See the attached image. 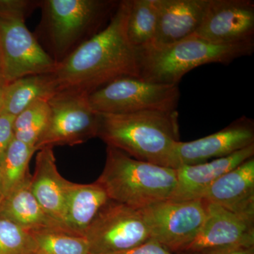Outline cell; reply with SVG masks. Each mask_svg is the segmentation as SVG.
<instances>
[{
    "mask_svg": "<svg viewBox=\"0 0 254 254\" xmlns=\"http://www.w3.org/2000/svg\"><path fill=\"white\" fill-rule=\"evenodd\" d=\"M30 232L36 243V254H91L85 237L58 230Z\"/></svg>",
    "mask_w": 254,
    "mask_h": 254,
    "instance_id": "603a6c76",
    "label": "cell"
},
{
    "mask_svg": "<svg viewBox=\"0 0 254 254\" xmlns=\"http://www.w3.org/2000/svg\"><path fill=\"white\" fill-rule=\"evenodd\" d=\"M254 144V122L242 116L222 130L189 142H177L172 154L170 168L196 165L225 158Z\"/></svg>",
    "mask_w": 254,
    "mask_h": 254,
    "instance_id": "8fae6325",
    "label": "cell"
},
{
    "mask_svg": "<svg viewBox=\"0 0 254 254\" xmlns=\"http://www.w3.org/2000/svg\"><path fill=\"white\" fill-rule=\"evenodd\" d=\"M113 0H42L38 33L57 63L103 29L116 11Z\"/></svg>",
    "mask_w": 254,
    "mask_h": 254,
    "instance_id": "277c9868",
    "label": "cell"
},
{
    "mask_svg": "<svg viewBox=\"0 0 254 254\" xmlns=\"http://www.w3.org/2000/svg\"><path fill=\"white\" fill-rule=\"evenodd\" d=\"M84 237L91 254L131 250L150 239L140 209L109 200L87 228Z\"/></svg>",
    "mask_w": 254,
    "mask_h": 254,
    "instance_id": "30bf717a",
    "label": "cell"
},
{
    "mask_svg": "<svg viewBox=\"0 0 254 254\" xmlns=\"http://www.w3.org/2000/svg\"><path fill=\"white\" fill-rule=\"evenodd\" d=\"M206 203V216L194 240L183 253L205 254L232 247H254V215L234 213Z\"/></svg>",
    "mask_w": 254,
    "mask_h": 254,
    "instance_id": "7c38bea8",
    "label": "cell"
},
{
    "mask_svg": "<svg viewBox=\"0 0 254 254\" xmlns=\"http://www.w3.org/2000/svg\"><path fill=\"white\" fill-rule=\"evenodd\" d=\"M150 239L174 252L183 253L198 232L206 216L204 200L167 199L140 209Z\"/></svg>",
    "mask_w": 254,
    "mask_h": 254,
    "instance_id": "9c48e42d",
    "label": "cell"
},
{
    "mask_svg": "<svg viewBox=\"0 0 254 254\" xmlns=\"http://www.w3.org/2000/svg\"><path fill=\"white\" fill-rule=\"evenodd\" d=\"M31 175L5 197L0 206V216L14 222L28 232L58 230L67 232L46 213L37 200L31 191Z\"/></svg>",
    "mask_w": 254,
    "mask_h": 254,
    "instance_id": "ac0fdd59",
    "label": "cell"
},
{
    "mask_svg": "<svg viewBox=\"0 0 254 254\" xmlns=\"http://www.w3.org/2000/svg\"><path fill=\"white\" fill-rule=\"evenodd\" d=\"M58 93L52 73L31 75L6 83L1 113L16 117L38 100H49Z\"/></svg>",
    "mask_w": 254,
    "mask_h": 254,
    "instance_id": "ffe728a7",
    "label": "cell"
},
{
    "mask_svg": "<svg viewBox=\"0 0 254 254\" xmlns=\"http://www.w3.org/2000/svg\"><path fill=\"white\" fill-rule=\"evenodd\" d=\"M106 254H202L193 253H174L167 250L163 245L159 244L156 241L151 240L145 242V243L131 249V250L116 252V253Z\"/></svg>",
    "mask_w": 254,
    "mask_h": 254,
    "instance_id": "4316f807",
    "label": "cell"
},
{
    "mask_svg": "<svg viewBox=\"0 0 254 254\" xmlns=\"http://www.w3.org/2000/svg\"><path fill=\"white\" fill-rule=\"evenodd\" d=\"M194 36L216 44L254 41L253 0H209Z\"/></svg>",
    "mask_w": 254,
    "mask_h": 254,
    "instance_id": "4fadbf2b",
    "label": "cell"
},
{
    "mask_svg": "<svg viewBox=\"0 0 254 254\" xmlns=\"http://www.w3.org/2000/svg\"><path fill=\"white\" fill-rule=\"evenodd\" d=\"M36 151L35 147L15 138L11 142L0 164L4 198L31 176L28 168Z\"/></svg>",
    "mask_w": 254,
    "mask_h": 254,
    "instance_id": "7402d4cb",
    "label": "cell"
},
{
    "mask_svg": "<svg viewBox=\"0 0 254 254\" xmlns=\"http://www.w3.org/2000/svg\"><path fill=\"white\" fill-rule=\"evenodd\" d=\"M0 82H5V83H6V81H5L4 79V73H3L2 65H1V58H0Z\"/></svg>",
    "mask_w": 254,
    "mask_h": 254,
    "instance_id": "4dcf8cb0",
    "label": "cell"
},
{
    "mask_svg": "<svg viewBox=\"0 0 254 254\" xmlns=\"http://www.w3.org/2000/svg\"><path fill=\"white\" fill-rule=\"evenodd\" d=\"M201 199L234 213L254 215V157L220 177Z\"/></svg>",
    "mask_w": 254,
    "mask_h": 254,
    "instance_id": "2e32d148",
    "label": "cell"
},
{
    "mask_svg": "<svg viewBox=\"0 0 254 254\" xmlns=\"http://www.w3.org/2000/svg\"><path fill=\"white\" fill-rule=\"evenodd\" d=\"M254 155V144H252L225 158L176 169V188L170 199H200L209 187L220 177Z\"/></svg>",
    "mask_w": 254,
    "mask_h": 254,
    "instance_id": "9a60e30c",
    "label": "cell"
},
{
    "mask_svg": "<svg viewBox=\"0 0 254 254\" xmlns=\"http://www.w3.org/2000/svg\"><path fill=\"white\" fill-rule=\"evenodd\" d=\"M49 115L50 106L48 100H38L32 103L15 117V139L35 147L44 131Z\"/></svg>",
    "mask_w": 254,
    "mask_h": 254,
    "instance_id": "cb8c5ba5",
    "label": "cell"
},
{
    "mask_svg": "<svg viewBox=\"0 0 254 254\" xmlns=\"http://www.w3.org/2000/svg\"><path fill=\"white\" fill-rule=\"evenodd\" d=\"M180 98L179 85L151 83L136 76L118 78L88 95L93 110L107 115L174 111Z\"/></svg>",
    "mask_w": 254,
    "mask_h": 254,
    "instance_id": "52a82bcc",
    "label": "cell"
},
{
    "mask_svg": "<svg viewBox=\"0 0 254 254\" xmlns=\"http://www.w3.org/2000/svg\"><path fill=\"white\" fill-rule=\"evenodd\" d=\"M130 0L119 1L106 26L57 63L58 92L91 95L118 78L138 77L136 48L127 33Z\"/></svg>",
    "mask_w": 254,
    "mask_h": 254,
    "instance_id": "6da1fadb",
    "label": "cell"
},
{
    "mask_svg": "<svg viewBox=\"0 0 254 254\" xmlns=\"http://www.w3.org/2000/svg\"><path fill=\"white\" fill-rule=\"evenodd\" d=\"M254 51V41L236 44L210 43L191 36L168 46L136 48L138 77L160 84L179 85L193 68L210 63L228 64Z\"/></svg>",
    "mask_w": 254,
    "mask_h": 254,
    "instance_id": "3957f363",
    "label": "cell"
},
{
    "mask_svg": "<svg viewBox=\"0 0 254 254\" xmlns=\"http://www.w3.org/2000/svg\"><path fill=\"white\" fill-rule=\"evenodd\" d=\"M177 182L175 169L136 160L109 146L104 169L96 181L110 200L136 209L170 199Z\"/></svg>",
    "mask_w": 254,
    "mask_h": 254,
    "instance_id": "5b68a950",
    "label": "cell"
},
{
    "mask_svg": "<svg viewBox=\"0 0 254 254\" xmlns=\"http://www.w3.org/2000/svg\"><path fill=\"white\" fill-rule=\"evenodd\" d=\"M39 2L0 0V58L7 83L31 75L51 73L56 67V62L26 26V17L39 7Z\"/></svg>",
    "mask_w": 254,
    "mask_h": 254,
    "instance_id": "8992f818",
    "label": "cell"
},
{
    "mask_svg": "<svg viewBox=\"0 0 254 254\" xmlns=\"http://www.w3.org/2000/svg\"><path fill=\"white\" fill-rule=\"evenodd\" d=\"M158 16L157 0H130L127 33L135 48L152 43L156 32Z\"/></svg>",
    "mask_w": 254,
    "mask_h": 254,
    "instance_id": "44dd1931",
    "label": "cell"
},
{
    "mask_svg": "<svg viewBox=\"0 0 254 254\" xmlns=\"http://www.w3.org/2000/svg\"><path fill=\"white\" fill-rule=\"evenodd\" d=\"M38 151L31 178L32 193L46 213L64 228L65 202L72 182L65 180L58 171L53 148L45 147Z\"/></svg>",
    "mask_w": 254,
    "mask_h": 254,
    "instance_id": "e0dca14e",
    "label": "cell"
},
{
    "mask_svg": "<svg viewBox=\"0 0 254 254\" xmlns=\"http://www.w3.org/2000/svg\"><path fill=\"white\" fill-rule=\"evenodd\" d=\"M96 182L88 185L71 184L66 195L63 225L68 233L84 237L87 228L109 200Z\"/></svg>",
    "mask_w": 254,
    "mask_h": 254,
    "instance_id": "d6986e66",
    "label": "cell"
},
{
    "mask_svg": "<svg viewBox=\"0 0 254 254\" xmlns=\"http://www.w3.org/2000/svg\"><path fill=\"white\" fill-rule=\"evenodd\" d=\"M6 83L5 82H0V113H1V109H2L3 100H4V93L5 86Z\"/></svg>",
    "mask_w": 254,
    "mask_h": 254,
    "instance_id": "f1b7e54d",
    "label": "cell"
},
{
    "mask_svg": "<svg viewBox=\"0 0 254 254\" xmlns=\"http://www.w3.org/2000/svg\"><path fill=\"white\" fill-rule=\"evenodd\" d=\"M0 254H36L31 232L0 216Z\"/></svg>",
    "mask_w": 254,
    "mask_h": 254,
    "instance_id": "d4e9b609",
    "label": "cell"
},
{
    "mask_svg": "<svg viewBox=\"0 0 254 254\" xmlns=\"http://www.w3.org/2000/svg\"><path fill=\"white\" fill-rule=\"evenodd\" d=\"M4 189H3L2 177H1V169H0V206L4 200Z\"/></svg>",
    "mask_w": 254,
    "mask_h": 254,
    "instance_id": "f546056e",
    "label": "cell"
},
{
    "mask_svg": "<svg viewBox=\"0 0 254 254\" xmlns=\"http://www.w3.org/2000/svg\"><path fill=\"white\" fill-rule=\"evenodd\" d=\"M205 254H254V247H232L211 251Z\"/></svg>",
    "mask_w": 254,
    "mask_h": 254,
    "instance_id": "83f0119b",
    "label": "cell"
},
{
    "mask_svg": "<svg viewBox=\"0 0 254 254\" xmlns=\"http://www.w3.org/2000/svg\"><path fill=\"white\" fill-rule=\"evenodd\" d=\"M15 117L6 113H0V164L14 139V123Z\"/></svg>",
    "mask_w": 254,
    "mask_h": 254,
    "instance_id": "484cf974",
    "label": "cell"
},
{
    "mask_svg": "<svg viewBox=\"0 0 254 254\" xmlns=\"http://www.w3.org/2000/svg\"><path fill=\"white\" fill-rule=\"evenodd\" d=\"M208 3L209 0H157L158 25L150 44L168 46L193 36Z\"/></svg>",
    "mask_w": 254,
    "mask_h": 254,
    "instance_id": "5bb4252c",
    "label": "cell"
},
{
    "mask_svg": "<svg viewBox=\"0 0 254 254\" xmlns=\"http://www.w3.org/2000/svg\"><path fill=\"white\" fill-rule=\"evenodd\" d=\"M50 115L36 145H76L98 136L99 114L92 108L88 95L76 92H58L48 100Z\"/></svg>",
    "mask_w": 254,
    "mask_h": 254,
    "instance_id": "ba28073f",
    "label": "cell"
},
{
    "mask_svg": "<svg viewBox=\"0 0 254 254\" xmlns=\"http://www.w3.org/2000/svg\"><path fill=\"white\" fill-rule=\"evenodd\" d=\"M97 137L136 160L170 168L174 146L180 141L179 113L99 114Z\"/></svg>",
    "mask_w": 254,
    "mask_h": 254,
    "instance_id": "7a4b0ae2",
    "label": "cell"
}]
</instances>
